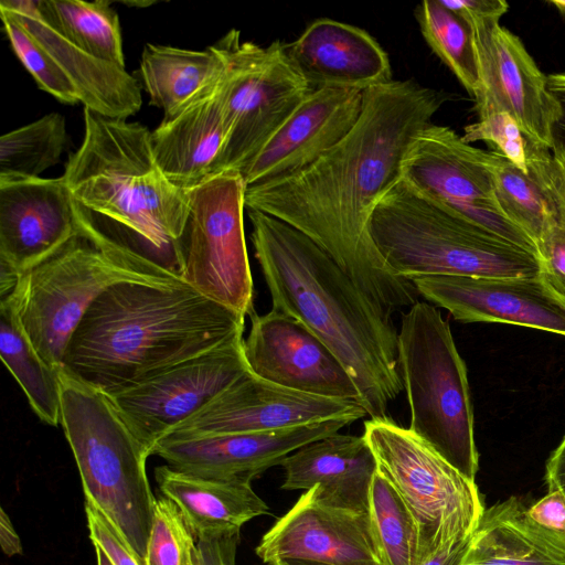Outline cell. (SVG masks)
<instances>
[{
	"mask_svg": "<svg viewBox=\"0 0 565 565\" xmlns=\"http://www.w3.org/2000/svg\"><path fill=\"white\" fill-rule=\"evenodd\" d=\"M416 15L427 44L475 98L481 77L471 26L441 0L423 1Z\"/></svg>",
	"mask_w": 565,
	"mask_h": 565,
	"instance_id": "1f68e13d",
	"label": "cell"
},
{
	"mask_svg": "<svg viewBox=\"0 0 565 565\" xmlns=\"http://www.w3.org/2000/svg\"><path fill=\"white\" fill-rule=\"evenodd\" d=\"M487 154L450 127L430 122L407 150L402 181L423 198L539 256L534 241L501 211Z\"/></svg>",
	"mask_w": 565,
	"mask_h": 565,
	"instance_id": "7c38bea8",
	"label": "cell"
},
{
	"mask_svg": "<svg viewBox=\"0 0 565 565\" xmlns=\"http://www.w3.org/2000/svg\"><path fill=\"white\" fill-rule=\"evenodd\" d=\"M96 558H97V565H115L113 561L109 558V556L106 554V552L99 546L94 544Z\"/></svg>",
	"mask_w": 565,
	"mask_h": 565,
	"instance_id": "7dc6e473",
	"label": "cell"
},
{
	"mask_svg": "<svg viewBox=\"0 0 565 565\" xmlns=\"http://www.w3.org/2000/svg\"><path fill=\"white\" fill-rule=\"evenodd\" d=\"M287 52L312 88L366 89L391 82L386 52L365 30L322 18L287 44Z\"/></svg>",
	"mask_w": 565,
	"mask_h": 565,
	"instance_id": "603a6c76",
	"label": "cell"
},
{
	"mask_svg": "<svg viewBox=\"0 0 565 565\" xmlns=\"http://www.w3.org/2000/svg\"><path fill=\"white\" fill-rule=\"evenodd\" d=\"M443 4L468 24L497 21L509 10L503 0H441Z\"/></svg>",
	"mask_w": 565,
	"mask_h": 565,
	"instance_id": "60d3db41",
	"label": "cell"
},
{
	"mask_svg": "<svg viewBox=\"0 0 565 565\" xmlns=\"http://www.w3.org/2000/svg\"><path fill=\"white\" fill-rule=\"evenodd\" d=\"M9 11L47 51L75 86L84 108L111 118L127 119L141 105V89L126 68L98 60L73 45L40 15L39 0H1Z\"/></svg>",
	"mask_w": 565,
	"mask_h": 565,
	"instance_id": "cb8c5ba5",
	"label": "cell"
},
{
	"mask_svg": "<svg viewBox=\"0 0 565 565\" xmlns=\"http://www.w3.org/2000/svg\"><path fill=\"white\" fill-rule=\"evenodd\" d=\"M154 479L195 539L239 533L246 522L268 513L267 504L247 481L199 477L168 465L154 469Z\"/></svg>",
	"mask_w": 565,
	"mask_h": 565,
	"instance_id": "4316f807",
	"label": "cell"
},
{
	"mask_svg": "<svg viewBox=\"0 0 565 565\" xmlns=\"http://www.w3.org/2000/svg\"><path fill=\"white\" fill-rule=\"evenodd\" d=\"M243 334L109 396L149 456L156 445L248 371Z\"/></svg>",
	"mask_w": 565,
	"mask_h": 565,
	"instance_id": "4fadbf2b",
	"label": "cell"
},
{
	"mask_svg": "<svg viewBox=\"0 0 565 565\" xmlns=\"http://www.w3.org/2000/svg\"><path fill=\"white\" fill-rule=\"evenodd\" d=\"M540 276L547 287L565 302V237L546 230L537 243Z\"/></svg>",
	"mask_w": 565,
	"mask_h": 565,
	"instance_id": "f35d334b",
	"label": "cell"
},
{
	"mask_svg": "<svg viewBox=\"0 0 565 565\" xmlns=\"http://www.w3.org/2000/svg\"><path fill=\"white\" fill-rule=\"evenodd\" d=\"M79 232L63 175L0 183V269L21 275Z\"/></svg>",
	"mask_w": 565,
	"mask_h": 565,
	"instance_id": "ffe728a7",
	"label": "cell"
},
{
	"mask_svg": "<svg viewBox=\"0 0 565 565\" xmlns=\"http://www.w3.org/2000/svg\"><path fill=\"white\" fill-rule=\"evenodd\" d=\"M478 121L463 128L462 139L470 143L486 141L494 145L514 166L529 173L526 166V137L509 113L490 99L476 102Z\"/></svg>",
	"mask_w": 565,
	"mask_h": 565,
	"instance_id": "8d00e7d4",
	"label": "cell"
},
{
	"mask_svg": "<svg viewBox=\"0 0 565 565\" xmlns=\"http://www.w3.org/2000/svg\"><path fill=\"white\" fill-rule=\"evenodd\" d=\"M85 513L93 544L99 545L115 565H146L115 525L86 501Z\"/></svg>",
	"mask_w": 565,
	"mask_h": 565,
	"instance_id": "74e56055",
	"label": "cell"
},
{
	"mask_svg": "<svg viewBox=\"0 0 565 565\" xmlns=\"http://www.w3.org/2000/svg\"><path fill=\"white\" fill-rule=\"evenodd\" d=\"M364 90L313 88L241 171L246 188L301 171L337 145L355 125Z\"/></svg>",
	"mask_w": 565,
	"mask_h": 565,
	"instance_id": "44dd1931",
	"label": "cell"
},
{
	"mask_svg": "<svg viewBox=\"0 0 565 565\" xmlns=\"http://www.w3.org/2000/svg\"><path fill=\"white\" fill-rule=\"evenodd\" d=\"M215 44L226 60L221 89L230 132L213 175L241 173L313 88L279 40L262 46L231 30Z\"/></svg>",
	"mask_w": 565,
	"mask_h": 565,
	"instance_id": "30bf717a",
	"label": "cell"
},
{
	"mask_svg": "<svg viewBox=\"0 0 565 565\" xmlns=\"http://www.w3.org/2000/svg\"><path fill=\"white\" fill-rule=\"evenodd\" d=\"M78 234L43 262L21 274L12 302L30 341L52 367L61 370L76 327L90 305L122 281L184 282L125 245L76 202Z\"/></svg>",
	"mask_w": 565,
	"mask_h": 565,
	"instance_id": "5b68a950",
	"label": "cell"
},
{
	"mask_svg": "<svg viewBox=\"0 0 565 565\" xmlns=\"http://www.w3.org/2000/svg\"><path fill=\"white\" fill-rule=\"evenodd\" d=\"M250 239L273 308L318 337L344 365L370 418L387 416L404 390L393 317L363 292L335 260L287 223L247 210Z\"/></svg>",
	"mask_w": 565,
	"mask_h": 565,
	"instance_id": "7a4b0ae2",
	"label": "cell"
},
{
	"mask_svg": "<svg viewBox=\"0 0 565 565\" xmlns=\"http://www.w3.org/2000/svg\"><path fill=\"white\" fill-rule=\"evenodd\" d=\"M0 15L14 54L32 75L39 88L61 103H81L75 86L47 51L9 11L0 9Z\"/></svg>",
	"mask_w": 565,
	"mask_h": 565,
	"instance_id": "e575fe53",
	"label": "cell"
},
{
	"mask_svg": "<svg viewBox=\"0 0 565 565\" xmlns=\"http://www.w3.org/2000/svg\"><path fill=\"white\" fill-rule=\"evenodd\" d=\"M0 355L36 416L50 426H58L62 403L60 370L50 366L39 354L8 299L0 300Z\"/></svg>",
	"mask_w": 565,
	"mask_h": 565,
	"instance_id": "f1b7e54d",
	"label": "cell"
},
{
	"mask_svg": "<svg viewBox=\"0 0 565 565\" xmlns=\"http://www.w3.org/2000/svg\"><path fill=\"white\" fill-rule=\"evenodd\" d=\"M545 481L548 491L561 490L565 494V437L546 462Z\"/></svg>",
	"mask_w": 565,
	"mask_h": 565,
	"instance_id": "ee69618b",
	"label": "cell"
},
{
	"mask_svg": "<svg viewBox=\"0 0 565 565\" xmlns=\"http://www.w3.org/2000/svg\"><path fill=\"white\" fill-rule=\"evenodd\" d=\"M255 553L270 565L285 559L382 565L369 513L327 505L313 488L264 534Z\"/></svg>",
	"mask_w": 565,
	"mask_h": 565,
	"instance_id": "ac0fdd59",
	"label": "cell"
},
{
	"mask_svg": "<svg viewBox=\"0 0 565 565\" xmlns=\"http://www.w3.org/2000/svg\"><path fill=\"white\" fill-rule=\"evenodd\" d=\"M469 25L481 77V89L475 100H492L511 115L527 139L552 149V130L561 107L547 88V76L520 38L499 22Z\"/></svg>",
	"mask_w": 565,
	"mask_h": 565,
	"instance_id": "2e32d148",
	"label": "cell"
},
{
	"mask_svg": "<svg viewBox=\"0 0 565 565\" xmlns=\"http://www.w3.org/2000/svg\"><path fill=\"white\" fill-rule=\"evenodd\" d=\"M530 518L551 531L565 533V494L561 490L547 494L527 508Z\"/></svg>",
	"mask_w": 565,
	"mask_h": 565,
	"instance_id": "b9f144b4",
	"label": "cell"
},
{
	"mask_svg": "<svg viewBox=\"0 0 565 565\" xmlns=\"http://www.w3.org/2000/svg\"><path fill=\"white\" fill-rule=\"evenodd\" d=\"M281 489H315L322 503L369 513L370 491L377 462L364 435L332 434L289 454L280 463Z\"/></svg>",
	"mask_w": 565,
	"mask_h": 565,
	"instance_id": "7402d4cb",
	"label": "cell"
},
{
	"mask_svg": "<svg viewBox=\"0 0 565 565\" xmlns=\"http://www.w3.org/2000/svg\"><path fill=\"white\" fill-rule=\"evenodd\" d=\"M0 545L9 557L21 555L23 552L20 536L3 508L0 510Z\"/></svg>",
	"mask_w": 565,
	"mask_h": 565,
	"instance_id": "bcb514c9",
	"label": "cell"
},
{
	"mask_svg": "<svg viewBox=\"0 0 565 565\" xmlns=\"http://www.w3.org/2000/svg\"><path fill=\"white\" fill-rule=\"evenodd\" d=\"M350 424L333 419L274 431L168 436L156 445L152 455L190 475L252 482L303 445L335 434Z\"/></svg>",
	"mask_w": 565,
	"mask_h": 565,
	"instance_id": "d6986e66",
	"label": "cell"
},
{
	"mask_svg": "<svg viewBox=\"0 0 565 565\" xmlns=\"http://www.w3.org/2000/svg\"><path fill=\"white\" fill-rule=\"evenodd\" d=\"M363 435L375 456L377 471L418 524L419 564L446 543L472 533L486 509L476 481L388 416L365 420Z\"/></svg>",
	"mask_w": 565,
	"mask_h": 565,
	"instance_id": "9c48e42d",
	"label": "cell"
},
{
	"mask_svg": "<svg viewBox=\"0 0 565 565\" xmlns=\"http://www.w3.org/2000/svg\"><path fill=\"white\" fill-rule=\"evenodd\" d=\"M221 86L222 83L210 95L163 118L151 132L160 169L183 190H191L213 175L227 142L230 129Z\"/></svg>",
	"mask_w": 565,
	"mask_h": 565,
	"instance_id": "d4e9b609",
	"label": "cell"
},
{
	"mask_svg": "<svg viewBox=\"0 0 565 565\" xmlns=\"http://www.w3.org/2000/svg\"><path fill=\"white\" fill-rule=\"evenodd\" d=\"M547 88L561 107V116L552 130L553 148L565 149V72L547 75Z\"/></svg>",
	"mask_w": 565,
	"mask_h": 565,
	"instance_id": "7bdbcfd3",
	"label": "cell"
},
{
	"mask_svg": "<svg viewBox=\"0 0 565 565\" xmlns=\"http://www.w3.org/2000/svg\"><path fill=\"white\" fill-rule=\"evenodd\" d=\"M239 172L224 171L189 190V213L180 242L181 279L206 298L244 317L254 310Z\"/></svg>",
	"mask_w": 565,
	"mask_h": 565,
	"instance_id": "8fae6325",
	"label": "cell"
},
{
	"mask_svg": "<svg viewBox=\"0 0 565 565\" xmlns=\"http://www.w3.org/2000/svg\"><path fill=\"white\" fill-rule=\"evenodd\" d=\"M487 164L501 211L537 245L551 216L544 191L530 173H524L495 149L488 151Z\"/></svg>",
	"mask_w": 565,
	"mask_h": 565,
	"instance_id": "836d02e7",
	"label": "cell"
},
{
	"mask_svg": "<svg viewBox=\"0 0 565 565\" xmlns=\"http://www.w3.org/2000/svg\"><path fill=\"white\" fill-rule=\"evenodd\" d=\"M425 299L462 322L516 324L565 335V302L542 277L426 276L413 280Z\"/></svg>",
	"mask_w": 565,
	"mask_h": 565,
	"instance_id": "e0dca14e",
	"label": "cell"
},
{
	"mask_svg": "<svg viewBox=\"0 0 565 565\" xmlns=\"http://www.w3.org/2000/svg\"><path fill=\"white\" fill-rule=\"evenodd\" d=\"M243 341L250 373L302 393L358 403L359 391L340 360L295 318L271 309L253 311Z\"/></svg>",
	"mask_w": 565,
	"mask_h": 565,
	"instance_id": "9a60e30c",
	"label": "cell"
},
{
	"mask_svg": "<svg viewBox=\"0 0 565 565\" xmlns=\"http://www.w3.org/2000/svg\"><path fill=\"white\" fill-rule=\"evenodd\" d=\"M446 99L413 79L364 89L360 117L337 145L299 172L246 188L245 207L303 233L390 316L411 308L419 295L385 263L371 218L401 181L413 139Z\"/></svg>",
	"mask_w": 565,
	"mask_h": 565,
	"instance_id": "6da1fadb",
	"label": "cell"
},
{
	"mask_svg": "<svg viewBox=\"0 0 565 565\" xmlns=\"http://www.w3.org/2000/svg\"><path fill=\"white\" fill-rule=\"evenodd\" d=\"M195 543L175 504L166 497L157 499L146 565H194Z\"/></svg>",
	"mask_w": 565,
	"mask_h": 565,
	"instance_id": "d590c367",
	"label": "cell"
},
{
	"mask_svg": "<svg viewBox=\"0 0 565 565\" xmlns=\"http://www.w3.org/2000/svg\"><path fill=\"white\" fill-rule=\"evenodd\" d=\"M397 359L411 411L408 428L475 481L479 455L467 367L436 306L417 301L402 315Z\"/></svg>",
	"mask_w": 565,
	"mask_h": 565,
	"instance_id": "ba28073f",
	"label": "cell"
},
{
	"mask_svg": "<svg viewBox=\"0 0 565 565\" xmlns=\"http://www.w3.org/2000/svg\"><path fill=\"white\" fill-rule=\"evenodd\" d=\"M273 565H329L323 563H316L309 561H299V559H285L274 563Z\"/></svg>",
	"mask_w": 565,
	"mask_h": 565,
	"instance_id": "c3c4849f",
	"label": "cell"
},
{
	"mask_svg": "<svg viewBox=\"0 0 565 565\" xmlns=\"http://www.w3.org/2000/svg\"><path fill=\"white\" fill-rule=\"evenodd\" d=\"M84 138L70 156L63 178L84 207L135 231L182 273L181 238L189 190L160 169L151 132L138 122L84 108Z\"/></svg>",
	"mask_w": 565,
	"mask_h": 565,
	"instance_id": "277c9868",
	"label": "cell"
},
{
	"mask_svg": "<svg viewBox=\"0 0 565 565\" xmlns=\"http://www.w3.org/2000/svg\"><path fill=\"white\" fill-rule=\"evenodd\" d=\"M61 426L82 480L85 501L98 509L145 561L156 498L149 454L100 390L63 369Z\"/></svg>",
	"mask_w": 565,
	"mask_h": 565,
	"instance_id": "52a82bcc",
	"label": "cell"
},
{
	"mask_svg": "<svg viewBox=\"0 0 565 565\" xmlns=\"http://www.w3.org/2000/svg\"><path fill=\"white\" fill-rule=\"evenodd\" d=\"M43 21L87 54L125 67L117 12L107 0H39Z\"/></svg>",
	"mask_w": 565,
	"mask_h": 565,
	"instance_id": "f546056e",
	"label": "cell"
},
{
	"mask_svg": "<svg viewBox=\"0 0 565 565\" xmlns=\"http://www.w3.org/2000/svg\"><path fill=\"white\" fill-rule=\"evenodd\" d=\"M366 415L354 401L290 390L248 370L168 436L274 431L333 419L352 424Z\"/></svg>",
	"mask_w": 565,
	"mask_h": 565,
	"instance_id": "5bb4252c",
	"label": "cell"
},
{
	"mask_svg": "<svg viewBox=\"0 0 565 565\" xmlns=\"http://www.w3.org/2000/svg\"><path fill=\"white\" fill-rule=\"evenodd\" d=\"M66 145L65 119L51 113L0 138V183L40 178L60 161Z\"/></svg>",
	"mask_w": 565,
	"mask_h": 565,
	"instance_id": "4dcf8cb0",
	"label": "cell"
},
{
	"mask_svg": "<svg viewBox=\"0 0 565 565\" xmlns=\"http://www.w3.org/2000/svg\"><path fill=\"white\" fill-rule=\"evenodd\" d=\"M239 533L196 539L194 565H235Z\"/></svg>",
	"mask_w": 565,
	"mask_h": 565,
	"instance_id": "ab89813d",
	"label": "cell"
},
{
	"mask_svg": "<svg viewBox=\"0 0 565 565\" xmlns=\"http://www.w3.org/2000/svg\"><path fill=\"white\" fill-rule=\"evenodd\" d=\"M226 60L216 44L204 51L146 44L140 61L150 104L170 118L213 93L222 83Z\"/></svg>",
	"mask_w": 565,
	"mask_h": 565,
	"instance_id": "83f0119b",
	"label": "cell"
},
{
	"mask_svg": "<svg viewBox=\"0 0 565 565\" xmlns=\"http://www.w3.org/2000/svg\"><path fill=\"white\" fill-rule=\"evenodd\" d=\"M369 515L382 565H419L418 524L396 490L379 471L371 486Z\"/></svg>",
	"mask_w": 565,
	"mask_h": 565,
	"instance_id": "d6a6232c",
	"label": "cell"
},
{
	"mask_svg": "<svg viewBox=\"0 0 565 565\" xmlns=\"http://www.w3.org/2000/svg\"><path fill=\"white\" fill-rule=\"evenodd\" d=\"M458 565H565V533L535 523L512 495L484 509Z\"/></svg>",
	"mask_w": 565,
	"mask_h": 565,
	"instance_id": "484cf974",
	"label": "cell"
},
{
	"mask_svg": "<svg viewBox=\"0 0 565 565\" xmlns=\"http://www.w3.org/2000/svg\"><path fill=\"white\" fill-rule=\"evenodd\" d=\"M245 317L185 282L122 281L88 308L62 369L108 396L243 334Z\"/></svg>",
	"mask_w": 565,
	"mask_h": 565,
	"instance_id": "3957f363",
	"label": "cell"
},
{
	"mask_svg": "<svg viewBox=\"0 0 565 565\" xmlns=\"http://www.w3.org/2000/svg\"><path fill=\"white\" fill-rule=\"evenodd\" d=\"M121 3H125L128 7H148V6L153 4L154 2L153 1H141V2H138V1H121Z\"/></svg>",
	"mask_w": 565,
	"mask_h": 565,
	"instance_id": "f907efd6",
	"label": "cell"
},
{
	"mask_svg": "<svg viewBox=\"0 0 565 565\" xmlns=\"http://www.w3.org/2000/svg\"><path fill=\"white\" fill-rule=\"evenodd\" d=\"M370 231L391 270L413 281L426 276L534 277L536 254L516 246L401 181L375 207Z\"/></svg>",
	"mask_w": 565,
	"mask_h": 565,
	"instance_id": "8992f818",
	"label": "cell"
},
{
	"mask_svg": "<svg viewBox=\"0 0 565 565\" xmlns=\"http://www.w3.org/2000/svg\"><path fill=\"white\" fill-rule=\"evenodd\" d=\"M548 3L553 4L565 18V0H550Z\"/></svg>",
	"mask_w": 565,
	"mask_h": 565,
	"instance_id": "681fc988",
	"label": "cell"
},
{
	"mask_svg": "<svg viewBox=\"0 0 565 565\" xmlns=\"http://www.w3.org/2000/svg\"><path fill=\"white\" fill-rule=\"evenodd\" d=\"M469 536L446 543L425 558L419 565H458Z\"/></svg>",
	"mask_w": 565,
	"mask_h": 565,
	"instance_id": "f6af8a7d",
	"label": "cell"
}]
</instances>
